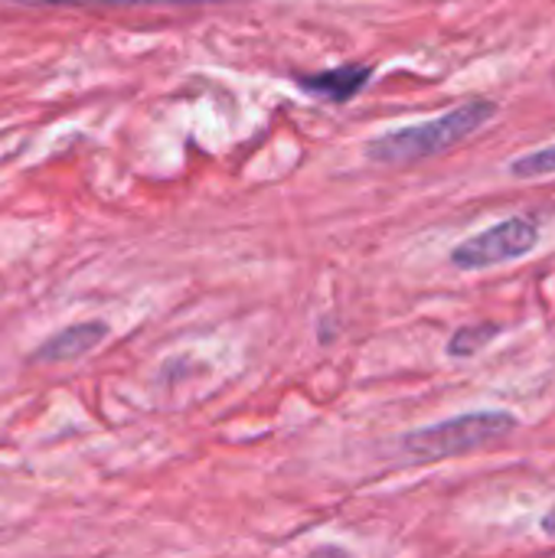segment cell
I'll list each match as a JSON object with an SVG mask.
<instances>
[{"label":"cell","mask_w":555,"mask_h":558,"mask_svg":"<svg viewBox=\"0 0 555 558\" xmlns=\"http://www.w3.org/2000/svg\"><path fill=\"white\" fill-rule=\"evenodd\" d=\"M543 533H546V536H555V507L543 517Z\"/></svg>","instance_id":"9c48e42d"},{"label":"cell","mask_w":555,"mask_h":558,"mask_svg":"<svg viewBox=\"0 0 555 558\" xmlns=\"http://www.w3.org/2000/svg\"><path fill=\"white\" fill-rule=\"evenodd\" d=\"M536 245H540V222L533 216H514L455 245L451 265L461 271H484L494 265L517 262L530 255Z\"/></svg>","instance_id":"3957f363"},{"label":"cell","mask_w":555,"mask_h":558,"mask_svg":"<svg viewBox=\"0 0 555 558\" xmlns=\"http://www.w3.org/2000/svg\"><path fill=\"white\" fill-rule=\"evenodd\" d=\"M370 78H373V65H337V69L314 72V75H294L301 92L317 95V98L334 101V105L357 98Z\"/></svg>","instance_id":"277c9868"},{"label":"cell","mask_w":555,"mask_h":558,"mask_svg":"<svg viewBox=\"0 0 555 558\" xmlns=\"http://www.w3.org/2000/svg\"><path fill=\"white\" fill-rule=\"evenodd\" d=\"M510 173L517 180H533V177H550V173H555V144L553 147H543V150H533L527 157H517L510 163Z\"/></svg>","instance_id":"ba28073f"},{"label":"cell","mask_w":555,"mask_h":558,"mask_svg":"<svg viewBox=\"0 0 555 558\" xmlns=\"http://www.w3.org/2000/svg\"><path fill=\"white\" fill-rule=\"evenodd\" d=\"M105 337H108L105 324H75V327L56 333L46 347H39L36 356L46 363H65V360H75V356L95 350Z\"/></svg>","instance_id":"5b68a950"},{"label":"cell","mask_w":555,"mask_h":558,"mask_svg":"<svg viewBox=\"0 0 555 558\" xmlns=\"http://www.w3.org/2000/svg\"><path fill=\"white\" fill-rule=\"evenodd\" d=\"M497 118V101L474 98L448 114H438L422 124H409L399 131H386L366 144V157L383 167H406L415 160H429L435 154H445L448 147H458L481 128H487Z\"/></svg>","instance_id":"6da1fadb"},{"label":"cell","mask_w":555,"mask_h":558,"mask_svg":"<svg viewBox=\"0 0 555 558\" xmlns=\"http://www.w3.org/2000/svg\"><path fill=\"white\" fill-rule=\"evenodd\" d=\"M16 3H69V7H196V3H232V0H16Z\"/></svg>","instance_id":"52a82bcc"},{"label":"cell","mask_w":555,"mask_h":558,"mask_svg":"<svg viewBox=\"0 0 555 558\" xmlns=\"http://www.w3.org/2000/svg\"><path fill=\"white\" fill-rule=\"evenodd\" d=\"M517 428V418L510 412H468L429 428H419L402 438V448L419 461H442V458H461L471 451H481L500 438H507Z\"/></svg>","instance_id":"7a4b0ae2"},{"label":"cell","mask_w":555,"mask_h":558,"mask_svg":"<svg viewBox=\"0 0 555 558\" xmlns=\"http://www.w3.org/2000/svg\"><path fill=\"white\" fill-rule=\"evenodd\" d=\"M497 337H500V327L497 324H468V327H458L455 337L448 340V356L468 360V356L481 353Z\"/></svg>","instance_id":"8992f818"}]
</instances>
